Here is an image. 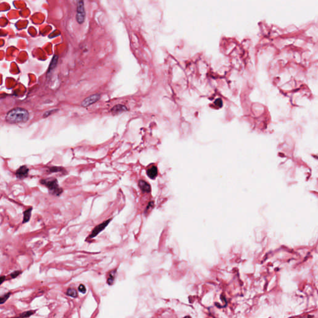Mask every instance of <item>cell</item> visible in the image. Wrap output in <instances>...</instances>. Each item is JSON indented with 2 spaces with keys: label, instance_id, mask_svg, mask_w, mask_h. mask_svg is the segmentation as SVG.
I'll use <instances>...</instances> for the list:
<instances>
[{
  "label": "cell",
  "instance_id": "obj_6",
  "mask_svg": "<svg viewBox=\"0 0 318 318\" xmlns=\"http://www.w3.org/2000/svg\"><path fill=\"white\" fill-rule=\"evenodd\" d=\"M29 169L26 166H22L16 172V176L19 179H24L27 177Z\"/></svg>",
  "mask_w": 318,
  "mask_h": 318
},
{
  "label": "cell",
  "instance_id": "obj_16",
  "mask_svg": "<svg viewBox=\"0 0 318 318\" xmlns=\"http://www.w3.org/2000/svg\"><path fill=\"white\" fill-rule=\"evenodd\" d=\"M21 273H22V272L20 271V270H16V271H14L13 273H11V275H10V276H11V278H16L17 276H18Z\"/></svg>",
  "mask_w": 318,
  "mask_h": 318
},
{
  "label": "cell",
  "instance_id": "obj_10",
  "mask_svg": "<svg viewBox=\"0 0 318 318\" xmlns=\"http://www.w3.org/2000/svg\"><path fill=\"white\" fill-rule=\"evenodd\" d=\"M33 211V208H29L27 210H25L23 212V221L22 223L25 224L30 221L31 217V212Z\"/></svg>",
  "mask_w": 318,
  "mask_h": 318
},
{
  "label": "cell",
  "instance_id": "obj_12",
  "mask_svg": "<svg viewBox=\"0 0 318 318\" xmlns=\"http://www.w3.org/2000/svg\"><path fill=\"white\" fill-rule=\"evenodd\" d=\"M57 61H58V56H57V55H55V56L53 57V58L52 59L49 68V70H48V73H50L51 71L53 69H54L55 67H56L57 63Z\"/></svg>",
  "mask_w": 318,
  "mask_h": 318
},
{
  "label": "cell",
  "instance_id": "obj_5",
  "mask_svg": "<svg viewBox=\"0 0 318 318\" xmlns=\"http://www.w3.org/2000/svg\"><path fill=\"white\" fill-rule=\"evenodd\" d=\"M100 99V94H92L91 95V96L88 97V98H86V99H85L82 103V106L83 107H85V108H86L88 107L93 104H94V103H96L97 101H98Z\"/></svg>",
  "mask_w": 318,
  "mask_h": 318
},
{
  "label": "cell",
  "instance_id": "obj_11",
  "mask_svg": "<svg viewBox=\"0 0 318 318\" xmlns=\"http://www.w3.org/2000/svg\"><path fill=\"white\" fill-rule=\"evenodd\" d=\"M157 173H158L157 168L155 166H152V167L149 169L147 172V174L148 177L152 179H154L157 177Z\"/></svg>",
  "mask_w": 318,
  "mask_h": 318
},
{
  "label": "cell",
  "instance_id": "obj_20",
  "mask_svg": "<svg viewBox=\"0 0 318 318\" xmlns=\"http://www.w3.org/2000/svg\"><path fill=\"white\" fill-rule=\"evenodd\" d=\"M215 104L218 106V107H221L222 105V102L221 101V99H218L216 101H215Z\"/></svg>",
  "mask_w": 318,
  "mask_h": 318
},
{
  "label": "cell",
  "instance_id": "obj_9",
  "mask_svg": "<svg viewBox=\"0 0 318 318\" xmlns=\"http://www.w3.org/2000/svg\"><path fill=\"white\" fill-rule=\"evenodd\" d=\"M139 186L143 192L149 193L150 192V185L144 180H140L139 181Z\"/></svg>",
  "mask_w": 318,
  "mask_h": 318
},
{
  "label": "cell",
  "instance_id": "obj_21",
  "mask_svg": "<svg viewBox=\"0 0 318 318\" xmlns=\"http://www.w3.org/2000/svg\"><path fill=\"white\" fill-rule=\"evenodd\" d=\"M6 278L5 276H1V278H0V279H1V283H0L2 284V283L4 282V281L6 280Z\"/></svg>",
  "mask_w": 318,
  "mask_h": 318
},
{
  "label": "cell",
  "instance_id": "obj_1",
  "mask_svg": "<svg viewBox=\"0 0 318 318\" xmlns=\"http://www.w3.org/2000/svg\"><path fill=\"white\" fill-rule=\"evenodd\" d=\"M29 118L28 111L22 108H16L10 110L6 116V121L10 124H19L26 122Z\"/></svg>",
  "mask_w": 318,
  "mask_h": 318
},
{
  "label": "cell",
  "instance_id": "obj_15",
  "mask_svg": "<svg viewBox=\"0 0 318 318\" xmlns=\"http://www.w3.org/2000/svg\"><path fill=\"white\" fill-rule=\"evenodd\" d=\"M36 313V311H26V312H24L21 314H19V317H29L30 316H31L32 315L34 314V313Z\"/></svg>",
  "mask_w": 318,
  "mask_h": 318
},
{
  "label": "cell",
  "instance_id": "obj_18",
  "mask_svg": "<svg viewBox=\"0 0 318 318\" xmlns=\"http://www.w3.org/2000/svg\"><path fill=\"white\" fill-rule=\"evenodd\" d=\"M49 170L51 172H62V170H63V169L60 167L59 168V167H57V166H55V167L50 168Z\"/></svg>",
  "mask_w": 318,
  "mask_h": 318
},
{
  "label": "cell",
  "instance_id": "obj_17",
  "mask_svg": "<svg viewBox=\"0 0 318 318\" xmlns=\"http://www.w3.org/2000/svg\"><path fill=\"white\" fill-rule=\"evenodd\" d=\"M78 291L80 292H81L83 294H85L86 293V289L85 286L83 285V284L80 285L79 287H78Z\"/></svg>",
  "mask_w": 318,
  "mask_h": 318
},
{
  "label": "cell",
  "instance_id": "obj_7",
  "mask_svg": "<svg viewBox=\"0 0 318 318\" xmlns=\"http://www.w3.org/2000/svg\"><path fill=\"white\" fill-rule=\"evenodd\" d=\"M117 276V270H113L108 273L107 277V283L109 285H113Z\"/></svg>",
  "mask_w": 318,
  "mask_h": 318
},
{
  "label": "cell",
  "instance_id": "obj_14",
  "mask_svg": "<svg viewBox=\"0 0 318 318\" xmlns=\"http://www.w3.org/2000/svg\"><path fill=\"white\" fill-rule=\"evenodd\" d=\"M11 295V292H9L7 293L6 294H5V295H4L3 296H2L1 298H0V303H1V305L4 304L5 302L8 299V298H10V296Z\"/></svg>",
  "mask_w": 318,
  "mask_h": 318
},
{
  "label": "cell",
  "instance_id": "obj_8",
  "mask_svg": "<svg viewBox=\"0 0 318 318\" xmlns=\"http://www.w3.org/2000/svg\"><path fill=\"white\" fill-rule=\"evenodd\" d=\"M127 110H128V109L126 108L125 106L122 105H117L114 106L112 109H111V113H112L114 115H117V114H119L124 112V111Z\"/></svg>",
  "mask_w": 318,
  "mask_h": 318
},
{
  "label": "cell",
  "instance_id": "obj_13",
  "mask_svg": "<svg viewBox=\"0 0 318 318\" xmlns=\"http://www.w3.org/2000/svg\"><path fill=\"white\" fill-rule=\"evenodd\" d=\"M66 294H67V295L71 296V297H73V298H77L78 296V293L77 290L74 288H68L67 290Z\"/></svg>",
  "mask_w": 318,
  "mask_h": 318
},
{
  "label": "cell",
  "instance_id": "obj_2",
  "mask_svg": "<svg viewBox=\"0 0 318 318\" xmlns=\"http://www.w3.org/2000/svg\"><path fill=\"white\" fill-rule=\"evenodd\" d=\"M41 184L44 186H45L47 188H48L49 193L51 195L59 196H60L62 192L63 189L61 188L58 184V181L55 178H47V179H43L41 180Z\"/></svg>",
  "mask_w": 318,
  "mask_h": 318
},
{
  "label": "cell",
  "instance_id": "obj_4",
  "mask_svg": "<svg viewBox=\"0 0 318 318\" xmlns=\"http://www.w3.org/2000/svg\"><path fill=\"white\" fill-rule=\"evenodd\" d=\"M111 220H112V219H109L104 222H103L101 224L97 226L96 227H95L93 230H92L91 233L89 235V236L87 237V239L86 241L88 239H91L97 237L101 232H102L103 230H104L107 226L109 224V222L111 221Z\"/></svg>",
  "mask_w": 318,
  "mask_h": 318
},
{
  "label": "cell",
  "instance_id": "obj_19",
  "mask_svg": "<svg viewBox=\"0 0 318 318\" xmlns=\"http://www.w3.org/2000/svg\"><path fill=\"white\" fill-rule=\"evenodd\" d=\"M55 111H56V109H53V110H51V111H47V112H45L44 114V117H47L49 115L52 114V113H55Z\"/></svg>",
  "mask_w": 318,
  "mask_h": 318
},
{
  "label": "cell",
  "instance_id": "obj_3",
  "mask_svg": "<svg viewBox=\"0 0 318 318\" xmlns=\"http://www.w3.org/2000/svg\"><path fill=\"white\" fill-rule=\"evenodd\" d=\"M77 21L79 24H82L85 19V11L83 0H78L77 8Z\"/></svg>",
  "mask_w": 318,
  "mask_h": 318
}]
</instances>
